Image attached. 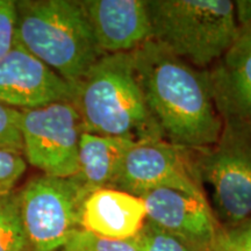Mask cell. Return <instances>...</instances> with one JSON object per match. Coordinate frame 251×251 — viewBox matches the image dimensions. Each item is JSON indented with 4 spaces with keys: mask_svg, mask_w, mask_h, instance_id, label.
<instances>
[{
    "mask_svg": "<svg viewBox=\"0 0 251 251\" xmlns=\"http://www.w3.org/2000/svg\"><path fill=\"white\" fill-rule=\"evenodd\" d=\"M0 251H31L17 190L0 196Z\"/></svg>",
    "mask_w": 251,
    "mask_h": 251,
    "instance_id": "obj_15",
    "label": "cell"
},
{
    "mask_svg": "<svg viewBox=\"0 0 251 251\" xmlns=\"http://www.w3.org/2000/svg\"><path fill=\"white\" fill-rule=\"evenodd\" d=\"M78 236L91 251H141L136 237L107 238L79 230Z\"/></svg>",
    "mask_w": 251,
    "mask_h": 251,
    "instance_id": "obj_21",
    "label": "cell"
},
{
    "mask_svg": "<svg viewBox=\"0 0 251 251\" xmlns=\"http://www.w3.org/2000/svg\"><path fill=\"white\" fill-rule=\"evenodd\" d=\"M27 169L23 152L0 150V196L15 191Z\"/></svg>",
    "mask_w": 251,
    "mask_h": 251,
    "instance_id": "obj_18",
    "label": "cell"
},
{
    "mask_svg": "<svg viewBox=\"0 0 251 251\" xmlns=\"http://www.w3.org/2000/svg\"><path fill=\"white\" fill-rule=\"evenodd\" d=\"M90 191L77 178L40 175L18 190L31 251H58L80 230L81 203Z\"/></svg>",
    "mask_w": 251,
    "mask_h": 251,
    "instance_id": "obj_6",
    "label": "cell"
},
{
    "mask_svg": "<svg viewBox=\"0 0 251 251\" xmlns=\"http://www.w3.org/2000/svg\"><path fill=\"white\" fill-rule=\"evenodd\" d=\"M207 75L222 120L251 124V46L236 41Z\"/></svg>",
    "mask_w": 251,
    "mask_h": 251,
    "instance_id": "obj_13",
    "label": "cell"
},
{
    "mask_svg": "<svg viewBox=\"0 0 251 251\" xmlns=\"http://www.w3.org/2000/svg\"><path fill=\"white\" fill-rule=\"evenodd\" d=\"M147 220L178 238L191 251H207L219 233L206 197L174 188H158L141 197Z\"/></svg>",
    "mask_w": 251,
    "mask_h": 251,
    "instance_id": "obj_10",
    "label": "cell"
},
{
    "mask_svg": "<svg viewBox=\"0 0 251 251\" xmlns=\"http://www.w3.org/2000/svg\"><path fill=\"white\" fill-rule=\"evenodd\" d=\"M18 42L17 1L0 0V61Z\"/></svg>",
    "mask_w": 251,
    "mask_h": 251,
    "instance_id": "obj_20",
    "label": "cell"
},
{
    "mask_svg": "<svg viewBox=\"0 0 251 251\" xmlns=\"http://www.w3.org/2000/svg\"><path fill=\"white\" fill-rule=\"evenodd\" d=\"M58 251H91V250L83 243V241L80 240L79 236H78V231H77V233L72 236L71 240Z\"/></svg>",
    "mask_w": 251,
    "mask_h": 251,
    "instance_id": "obj_23",
    "label": "cell"
},
{
    "mask_svg": "<svg viewBox=\"0 0 251 251\" xmlns=\"http://www.w3.org/2000/svg\"><path fill=\"white\" fill-rule=\"evenodd\" d=\"M130 54L147 106L164 141L190 150L215 144L224 121L207 70L199 71L152 40Z\"/></svg>",
    "mask_w": 251,
    "mask_h": 251,
    "instance_id": "obj_1",
    "label": "cell"
},
{
    "mask_svg": "<svg viewBox=\"0 0 251 251\" xmlns=\"http://www.w3.org/2000/svg\"><path fill=\"white\" fill-rule=\"evenodd\" d=\"M136 240L141 251H191L178 238L166 233L148 220L136 235Z\"/></svg>",
    "mask_w": 251,
    "mask_h": 251,
    "instance_id": "obj_17",
    "label": "cell"
},
{
    "mask_svg": "<svg viewBox=\"0 0 251 251\" xmlns=\"http://www.w3.org/2000/svg\"><path fill=\"white\" fill-rule=\"evenodd\" d=\"M83 133V122L72 102H54L21 111L23 155L42 175L71 178L78 174Z\"/></svg>",
    "mask_w": 251,
    "mask_h": 251,
    "instance_id": "obj_7",
    "label": "cell"
},
{
    "mask_svg": "<svg viewBox=\"0 0 251 251\" xmlns=\"http://www.w3.org/2000/svg\"><path fill=\"white\" fill-rule=\"evenodd\" d=\"M109 188L139 198L158 188L206 197L194 169L192 150L164 140L135 142L122 159Z\"/></svg>",
    "mask_w": 251,
    "mask_h": 251,
    "instance_id": "obj_8",
    "label": "cell"
},
{
    "mask_svg": "<svg viewBox=\"0 0 251 251\" xmlns=\"http://www.w3.org/2000/svg\"><path fill=\"white\" fill-rule=\"evenodd\" d=\"M84 133L133 141L163 139L135 75L130 52L105 55L75 87Z\"/></svg>",
    "mask_w": 251,
    "mask_h": 251,
    "instance_id": "obj_2",
    "label": "cell"
},
{
    "mask_svg": "<svg viewBox=\"0 0 251 251\" xmlns=\"http://www.w3.org/2000/svg\"><path fill=\"white\" fill-rule=\"evenodd\" d=\"M21 111L0 102V150L23 152Z\"/></svg>",
    "mask_w": 251,
    "mask_h": 251,
    "instance_id": "obj_16",
    "label": "cell"
},
{
    "mask_svg": "<svg viewBox=\"0 0 251 251\" xmlns=\"http://www.w3.org/2000/svg\"><path fill=\"white\" fill-rule=\"evenodd\" d=\"M150 40L194 68L214 65L240 35L230 0H147Z\"/></svg>",
    "mask_w": 251,
    "mask_h": 251,
    "instance_id": "obj_4",
    "label": "cell"
},
{
    "mask_svg": "<svg viewBox=\"0 0 251 251\" xmlns=\"http://www.w3.org/2000/svg\"><path fill=\"white\" fill-rule=\"evenodd\" d=\"M234 11L240 28L251 24V0H236L234 1Z\"/></svg>",
    "mask_w": 251,
    "mask_h": 251,
    "instance_id": "obj_22",
    "label": "cell"
},
{
    "mask_svg": "<svg viewBox=\"0 0 251 251\" xmlns=\"http://www.w3.org/2000/svg\"><path fill=\"white\" fill-rule=\"evenodd\" d=\"M237 41L246 43L248 46H251V24L246 27L240 28V35H238Z\"/></svg>",
    "mask_w": 251,
    "mask_h": 251,
    "instance_id": "obj_24",
    "label": "cell"
},
{
    "mask_svg": "<svg viewBox=\"0 0 251 251\" xmlns=\"http://www.w3.org/2000/svg\"><path fill=\"white\" fill-rule=\"evenodd\" d=\"M147 221L143 200L114 188L91 191L81 203L80 230L107 238H133Z\"/></svg>",
    "mask_w": 251,
    "mask_h": 251,
    "instance_id": "obj_12",
    "label": "cell"
},
{
    "mask_svg": "<svg viewBox=\"0 0 251 251\" xmlns=\"http://www.w3.org/2000/svg\"><path fill=\"white\" fill-rule=\"evenodd\" d=\"M212 147L192 150L198 179L221 228L251 220V124L222 120Z\"/></svg>",
    "mask_w": 251,
    "mask_h": 251,
    "instance_id": "obj_5",
    "label": "cell"
},
{
    "mask_svg": "<svg viewBox=\"0 0 251 251\" xmlns=\"http://www.w3.org/2000/svg\"><path fill=\"white\" fill-rule=\"evenodd\" d=\"M134 143L122 137L83 133L78 152V174L75 178L90 192L109 188L122 159Z\"/></svg>",
    "mask_w": 251,
    "mask_h": 251,
    "instance_id": "obj_14",
    "label": "cell"
},
{
    "mask_svg": "<svg viewBox=\"0 0 251 251\" xmlns=\"http://www.w3.org/2000/svg\"><path fill=\"white\" fill-rule=\"evenodd\" d=\"M18 42L76 87L105 54L80 1H17Z\"/></svg>",
    "mask_w": 251,
    "mask_h": 251,
    "instance_id": "obj_3",
    "label": "cell"
},
{
    "mask_svg": "<svg viewBox=\"0 0 251 251\" xmlns=\"http://www.w3.org/2000/svg\"><path fill=\"white\" fill-rule=\"evenodd\" d=\"M105 55L131 52L150 40L147 0L80 1Z\"/></svg>",
    "mask_w": 251,
    "mask_h": 251,
    "instance_id": "obj_11",
    "label": "cell"
},
{
    "mask_svg": "<svg viewBox=\"0 0 251 251\" xmlns=\"http://www.w3.org/2000/svg\"><path fill=\"white\" fill-rule=\"evenodd\" d=\"M75 99V87L20 43L0 61V102L19 111Z\"/></svg>",
    "mask_w": 251,
    "mask_h": 251,
    "instance_id": "obj_9",
    "label": "cell"
},
{
    "mask_svg": "<svg viewBox=\"0 0 251 251\" xmlns=\"http://www.w3.org/2000/svg\"><path fill=\"white\" fill-rule=\"evenodd\" d=\"M207 251H251V220L234 228H221Z\"/></svg>",
    "mask_w": 251,
    "mask_h": 251,
    "instance_id": "obj_19",
    "label": "cell"
}]
</instances>
